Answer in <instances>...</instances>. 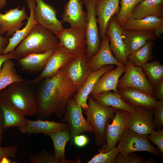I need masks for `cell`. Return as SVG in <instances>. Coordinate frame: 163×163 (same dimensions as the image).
Returning <instances> with one entry per match:
<instances>
[{"instance_id": "cell-1", "label": "cell", "mask_w": 163, "mask_h": 163, "mask_svg": "<svg viewBox=\"0 0 163 163\" xmlns=\"http://www.w3.org/2000/svg\"><path fill=\"white\" fill-rule=\"evenodd\" d=\"M41 82L35 93L38 107L37 118L46 119L53 114L58 118H62L68 100L76 92L64 67L54 76Z\"/></svg>"}, {"instance_id": "cell-2", "label": "cell", "mask_w": 163, "mask_h": 163, "mask_svg": "<svg viewBox=\"0 0 163 163\" xmlns=\"http://www.w3.org/2000/svg\"><path fill=\"white\" fill-rule=\"evenodd\" d=\"M54 34L36 25L13 52L19 59L32 53H41L53 50L59 42Z\"/></svg>"}, {"instance_id": "cell-3", "label": "cell", "mask_w": 163, "mask_h": 163, "mask_svg": "<svg viewBox=\"0 0 163 163\" xmlns=\"http://www.w3.org/2000/svg\"><path fill=\"white\" fill-rule=\"evenodd\" d=\"M24 82H16L9 85L2 95L25 116H36L37 105L36 94Z\"/></svg>"}, {"instance_id": "cell-4", "label": "cell", "mask_w": 163, "mask_h": 163, "mask_svg": "<svg viewBox=\"0 0 163 163\" xmlns=\"http://www.w3.org/2000/svg\"><path fill=\"white\" fill-rule=\"evenodd\" d=\"M87 102L88 108L85 112L86 120L93 127L96 145L103 146L106 143L105 130L106 124L110 120H113L117 110L112 107L99 105L89 95Z\"/></svg>"}, {"instance_id": "cell-5", "label": "cell", "mask_w": 163, "mask_h": 163, "mask_svg": "<svg viewBox=\"0 0 163 163\" xmlns=\"http://www.w3.org/2000/svg\"><path fill=\"white\" fill-rule=\"evenodd\" d=\"M81 106L76 104L71 97L66 104L64 116L61 122H67L69 130L70 140L73 143L74 137L85 132L94 133L92 126L84 117Z\"/></svg>"}, {"instance_id": "cell-6", "label": "cell", "mask_w": 163, "mask_h": 163, "mask_svg": "<svg viewBox=\"0 0 163 163\" xmlns=\"http://www.w3.org/2000/svg\"><path fill=\"white\" fill-rule=\"evenodd\" d=\"M87 9V18L85 26L86 51L85 55L87 62L98 51L101 45L99 28L95 14V2L93 0H83Z\"/></svg>"}, {"instance_id": "cell-7", "label": "cell", "mask_w": 163, "mask_h": 163, "mask_svg": "<svg viewBox=\"0 0 163 163\" xmlns=\"http://www.w3.org/2000/svg\"><path fill=\"white\" fill-rule=\"evenodd\" d=\"M117 147L123 155L136 151L148 152L156 156L160 154L158 148L152 145L147 135L137 133L126 128L119 140Z\"/></svg>"}, {"instance_id": "cell-8", "label": "cell", "mask_w": 163, "mask_h": 163, "mask_svg": "<svg viewBox=\"0 0 163 163\" xmlns=\"http://www.w3.org/2000/svg\"><path fill=\"white\" fill-rule=\"evenodd\" d=\"M58 45L76 57L85 55L86 51L85 27L64 28L56 35Z\"/></svg>"}, {"instance_id": "cell-9", "label": "cell", "mask_w": 163, "mask_h": 163, "mask_svg": "<svg viewBox=\"0 0 163 163\" xmlns=\"http://www.w3.org/2000/svg\"><path fill=\"white\" fill-rule=\"evenodd\" d=\"M76 57L58 44L54 49L53 53L49 57L40 74L35 78L24 82L29 85H35L46 78L52 77Z\"/></svg>"}, {"instance_id": "cell-10", "label": "cell", "mask_w": 163, "mask_h": 163, "mask_svg": "<svg viewBox=\"0 0 163 163\" xmlns=\"http://www.w3.org/2000/svg\"><path fill=\"white\" fill-rule=\"evenodd\" d=\"M123 76L119 78L117 89L126 87L142 90L154 97V86L149 82L141 67L134 66L128 59Z\"/></svg>"}, {"instance_id": "cell-11", "label": "cell", "mask_w": 163, "mask_h": 163, "mask_svg": "<svg viewBox=\"0 0 163 163\" xmlns=\"http://www.w3.org/2000/svg\"><path fill=\"white\" fill-rule=\"evenodd\" d=\"M37 5L33 11V16L37 25L56 35L64 28L63 21L57 18V10L43 0H35Z\"/></svg>"}, {"instance_id": "cell-12", "label": "cell", "mask_w": 163, "mask_h": 163, "mask_svg": "<svg viewBox=\"0 0 163 163\" xmlns=\"http://www.w3.org/2000/svg\"><path fill=\"white\" fill-rule=\"evenodd\" d=\"M112 123L108 122L106 125L105 135L106 143L98 150L99 152L105 153L115 146L126 128L129 117V111L117 110Z\"/></svg>"}, {"instance_id": "cell-13", "label": "cell", "mask_w": 163, "mask_h": 163, "mask_svg": "<svg viewBox=\"0 0 163 163\" xmlns=\"http://www.w3.org/2000/svg\"><path fill=\"white\" fill-rule=\"evenodd\" d=\"M129 112V117L126 128L136 133L148 135L155 131L153 123L154 111L146 108L134 106Z\"/></svg>"}, {"instance_id": "cell-14", "label": "cell", "mask_w": 163, "mask_h": 163, "mask_svg": "<svg viewBox=\"0 0 163 163\" xmlns=\"http://www.w3.org/2000/svg\"><path fill=\"white\" fill-rule=\"evenodd\" d=\"M122 29L113 16L108 25L106 34L109 39L110 46L116 60L126 66L129 55L126 45L122 37Z\"/></svg>"}, {"instance_id": "cell-15", "label": "cell", "mask_w": 163, "mask_h": 163, "mask_svg": "<svg viewBox=\"0 0 163 163\" xmlns=\"http://www.w3.org/2000/svg\"><path fill=\"white\" fill-rule=\"evenodd\" d=\"M20 6L5 11L4 14L0 12V35L6 33L8 36H12L18 30L25 25L23 21L27 19L28 16L25 12L26 8L24 5L19 10Z\"/></svg>"}, {"instance_id": "cell-16", "label": "cell", "mask_w": 163, "mask_h": 163, "mask_svg": "<svg viewBox=\"0 0 163 163\" xmlns=\"http://www.w3.org/2000/svg\"><path fill=\"white\" fill-rule=\"evenodd\" d=\"M64 68L76 92L82 87L92 72L88 66L85 55L76 57Z\"/></svg>"}, {"instance_id": "cell-17", "label": "cell", "mask_w": 163, "mask_h": 163, "mask_svg": "<svg viewBox=\"0 0 163 163\" xmlns=\"http://www.w3.org/2000/svg\"><path fill=\"white\" fill-rule=\"evenodd\" d=\"M120 2V0H100L95 3V14L100 39H102L106 35L111 19L119 13Z\"/></svg>"}, {"instance_id": "cell-18", "label": "cell", "mask_w": 163, "mask_h": 163, "mask_svg": "<svg viewBox=\"0 0 163 163\" xmlns=\"http://www.w3.org/2000/svg\"><path fill=\"white\" fill-rule=\"evenodd\" d=\"M117 94L125 102L133 106L154 110L158 101L145 91L138 89L126 87L117 89Z\"/></svg>"}, {"instance_id": "cell-19", "label": "cell", "mask_w": 163, "mask_h": 163, "mask_svg": "<svg viewBox=\"0 0 163 163\" xmlns=\"http://www.w3.org/2000/svg\"><path fill=\"white\" fill-rule=\"evenodd\" d=\"M126 69V66L121 65L105 72L97 80L89 95L93 98L104 92L111 91L117 93L119 79Z\"/></svg>"}, {"instance_id": "cell-20", "label": "cell", "mask_w": 163, "mask_h": 163, "mask_svg": "<svg viewBox=\"0 0 163 163\" xmlns=\"http://www.w3.org/2000/svg\"><path fill=\"white\" fill-rule=\"evenodd\" d=\"M82 0H69L64 6L62 21L73 27H85L87 14L84 11Z\"/></svg>"}, {"instance_id": "cell-21", "label": "cell", "mask_w": 163, "mask_h": 163, "mask_svg": "<svg viewBox=\"0 0 163 163\" xmlns=\"http://www.w3.org/2000/svg\"><path fill=\"white\" fill-rule=\"evenodd\" d=\"M87 63L91 72L98 70L104 66L122 65L113 55L110 46L109 39L106 34L102 39L98 51Z\"/></svg>"}, {"instance_id": "cell-22", "label": "cell", "mask_w": 163, "mask_h": 163, "mask_svg": "<svg viewBox=\"0 0 163 163\" xmlns=\"http://www.w3.org/2000/svg\"><path fill=\"white\" fill-rule=\"evenodd\" d=\"M68 128L67 123H59L54 121L28 120L24 125L18 127L20 132L29 135L33 134H43L49 136L58 131Z\"/></svg>"}, {"instance_id": "cell-23", "label": "cell", "mask_w": 163, "mask_h": 163, "mask_svg": "<svg viewBox=\"0 0 163 163\" xmlns=\"http://www.w3.org/2000/svg\"><path fill=\"white\" fill-rule=\"evenodd\" d=\"M113 65H107L101 67L98 70L92 72L83 86L74 96V102L80 105L86 111L88 108V98L98 79L105 72L113 69Z\"/></svg>"}, {"instance_id": "cell-24", "label": "cell", "mask_w": 163, "mask_h": 163, "mask_svg": "<svg viewBox=\"0 0 163 163\" xmlns=\"http://www.w3.org/2000/svg\"><path fill=\"white\" fill-rule=\"evenodd\" d=\"M121 36L129 54L143 46L149 40L157 39L153 32L147 31L122 29Z\"/></svg>"}, {"instance_id": "cell-25", "label": "cell", "mask_w": 163, "mask_h": 163, "mask_svg": "<svg viewBox=\"0 0 163 163\" xmlns=\"http://www.w3.org/2000/svg\"><path fill=\"white\" fill-rule=\"evenodd\" d=\"M30 11V15L24 27L18 30L12 36L9 38V42L6 47L2 52L3 55L12 53L19 43L28 35L32 29L37 24L33 16V11L36 5L35 0H26Z\"/></svg>"}, {"instance_id": "cell-26", "label": "cell", "mask_w": 163, "mask_h": 163, "mask_svg": "<svg viewBox=\"0 0 163 163\" xmlns=\"http://www.w3.org/2000/svg\"><path fill=\"white\" fill-rule=\"evenodd\" d=\"M0 108L4 117L5 131L10 127H19L27 123L28 120L25 116L2 95L0 98Z\"/></svg>"}, {"instance_id": "cell-27", "label": "cell", "mask_w": 163, "mask_h": 163, "mask_svg": "<svg viewBox=\"0 0 163 163\" xmlns=\"http://www.w3.org/2000/svg\"><path fill=\"white\" fill-rule=\"evenodd\" d=\"M148 16L163 18V0H144L134 7L128 18L140 19Z\"/></svg>"}, {"instance_id": "cell-28", "label": "cell", "mask_w": 163, "mask_h": 163, "mask_svg": "<svg viewBox=\"0 0 163 163\" xmlns=\"http://www.w3.org/2000/svg\"><path fill=\"white\" fill-rule=\"evenodd\" d=\"M54 50L41 53H32L18 60V64L23 71L34 72L43 70Z\"/></svg>"}, {"instance_id": "cell-29", "label": "cell", "mask_w": 163, "mask_h": 163, "mask_svg": "<svg viewBox=\"0 0 163 163\" xmlns=\"http://www.w3.org/2000/svg\"><path fill=\"white\" fill-rule=\"evenodd\" d=\"M162 25L163 18L148 16L140 19L128 18L121 27L123 30L153 32L156 28Z\"/></svg>"}, {"instance_id": "cell-30", "label": "cell", "mask_w": 163, "mask_h": 163, "mask_svg": "<svg viewBox=\"0 0 163 163\" xmlns=\"http://www.w3.org/2000/svg\"><path fill=\"white\" fill-rule=\"evenodd\" d=\"M53 142L56 158L62 163H74L80 162V161H74L66 159L65 156V149L67 142L70 140V134L68 128L53 133L49 136Z\"/></svg>"}, {"instance_id": "cell-31", "label": "cell", "mask_w": 163, "mask_h": 163, "mask_svg": "<svg viewBox=\"0 0 163 163\" xmlns=\"http://www.w3.org/2000/svg\"><path fill=\"white\" fill-rule=\"evenodd\" d=\"M92 98L96 103L103 107H112L117 110L129 112L134 109V106L125 102L117 93L111 91L104 92Z\"/></svg>"}, {"instance_id": "cell-32", "label": "cell", "mask_w": 163, "mask_h": 163, "mask_svg": "<svg viewBox=\"0 0 163 163\" xmlns=\"http://www.w3.org/2000/svg\"><path fill=\"white\" fill-rule=\"evenodd\" d=\"M12 59L5 61L0 71V91L11 84L16 82H25L26 80L18 74Z\"/></svg>"}, {"instance_id": "cell-33", "label": "cell", "mask_w": 163, "mask_h": 163, "mask_svg": "<svg viewBox=\"0 0 163 163\" xmlns=\"http://www.w3.org/2000/svg\"><path fill=\"white\" fill-rule=\"evenodd\" d=\"M153 44L152 40H149L143 46L129 54L128 59L134 66L141 67L153 59L152 51Z\"/></svg>"}, {"instance_id": "cell-34", "label": "cell", "mask_w": 163, "mask_h": 163, "mask_svg": "<svg viewBox=\"0 0 163 163\" xmlns=\"http://www.w3.org/2000/svg\"><path fill=\"white\" fill-rule=\"evenodd\" d=\"M141 67L149 82L154 86L163 79V65L158 61L148 62Z\"/></svg>"}, {"instance_id": "cell-35", "label": "cell", "mask_w": 163, "mask_h": 163, "mask_svg": "<svg viewBox=\"0 0 163 163\" xmlns=\"http://www.w3.org/2000/svg\"><path fill=\"white\" fill-rule=\"evenodd\" d=\"M144 0H120V9L116 16L117 21L121 27L128 19L134 7Z\"/></svg>"}, {"instance_id": "cell-36", "label": "cell", "mask_w": 163, "mask_h": 163, "mask_svg": "<svg viewBox=\"0 0 163 163\" xmlns=\"http://www.w3.org/2000/svg\"><path fill=\"white\" fill-rule=\"evenodd\" d=\"M119 153L118 147L115 146L107 152H99L87 163H114L116 158Z\"/></svg>"}, {"instance_id": "cell-37", "label": "cell", "mask_w": 163, "mask_h": 163, "mask_svg": "<svg viewBox=\"0 0 163 163\" xmlns=\"http://www.w3.org/2000/svg\"><path fill=\"white\" fill-rule=\"evenodd\" d=\"M30 161V163H62L56 158L54 154L44 149L38 154L32 155Z\"/></svg>"}, {"instance_id": "cell-38", "label": "cell", "mask_w": 163, "mask_h": 163, "mask_svg": "<svg viewBox=\"0 0 163 163\" xmlns=\"http://www.w3.org/2000/svg\"><path fill=\"white\" fill-rule=\"evenodd\" d=\"M145 163L144 158L140 156L134 152L123 155L119 153L116 157L114 163Z\"/></svg>"}, {"instance_id": "cell-39", "label": "cell", "mask_w": 163, "mask_h": 163, "mask_svg": "<svg viewBox=\"0 0 163 163\" xmlns=\"http://www.w3.org/2000/svg\"><path fill=\"white\" fill-rule=\"evenodd\" d=\"M153 123L155 128L160 129L163 126V99L158 101L154 110Z\"/></svg>"}, {"instance_id": "cell-40", "label": "cell", "mask_w": 163, "mask_h": 163, "mask_svg": "<svg viewBox=\"0 0 163 163\" xmlns=\"http://www.w3.org/2000/svg\"><path fill=\"white\" fill-rule=\"evenodd\" d=\"M149 140L157 145L160 152L163 154V129L155 130L147 135Z\"/></svg>"}, {"instance_id": "cell-41", "label": "cell", "mask_w": 163, "mask_h": 163, "mask_svg": "<svg viewBox=\"0 0 163 163\" xmlns=\"http://www.w3.org/2000/svg\"><path fill=\"white\" fill-rule=\"evenodd\" d=\"M0 142V161L5 157L15 158L19 148L18 145L15 144L9 146L2 147Z\"/></svg>"}, {"instance_id": "cell-42", "label": "cell", "mask_w": 163, "mask_h": 163, "mask_svg": "<svg viewBox=\"0 0 163 163\" xmlns=\"http://www.w3.org/2000/svg\"><path fill=\"white\" fill-rule=\"evenodd\" d=\"M88 138L85 135H81L75 136L74 139L73 143L77 146L83 147L88 142Z\"/></svg>"}, {"instance_id": "cell-43", "label": "cell", "mask_w": 163, "mask_h": 163, "mask_svg": "<svg viewBox=\"0 0 163 163\" xmlns=\"http://www.w3.org/2000/svg\"><path fill=\"white\" fill-rule=\"evenodd\" d=\"M154 97L156 99H163V79L154 87Z\"/></svg>"}, {"instance_id": "cell-44", "label": "cell", "mask_w": 163, "mask_h": 163, "mask_svg": "<svg viewBox=\"0 0 163 163\" xmlns=\"http://www.w3.org/2000/svg\"><path fill=\"white\" fill-rule=\"evenodd\" d=\"M9 59H18L14 55L13 52L4 55L0 54V71L1 70V67L4 62Z\"/></svg>"}, {"instance_id": "cell-45", "label": "cell", "mask_w": 163, "mask_h": 163, "mask_svg": "<svg viewBox=\"0 0 163 163\" xmlns=\"http://www.w3.org/2000/svg\"><path fill=\"white\" fill-rule=\"evenodd\" d=\"M4 126V117L2 111L0 108V142H2L3 138V134Z\"/></svg>"}, {"instance_id": "cell-46", "label": "cell", "mask_w": 163, "mask_h": 163, "mask_svg": "<svg viewBox=\"0 0 163 163\" xmlns=\"http://www.w3.org/2000/svg\"><path fill=\"white\" fill-rule=\"evenodd\" d=\"M9 42V38L3 37L0 35V54H2L3 50L8 45Z\"/></svg>"}, {"instance_id": "cell-47", "label": "cell", "mask_w": 163, "mask_h": 163, "mask_svg": "<svg viewBox=\"0 0 163 163\" xmlns=\"http://www.w3.org/2000/svg\"><path fill=\"white\" fill-rule=\"evenodd\" d=\"M153 32L156 39L159 38L163 33V25L156 28Z\"/></svg>"}, {"instance_id": "cell-48", "label": "cell", "mask_w": 163, "mask_h": 163, "mask_svg": "<svg viewBox=\"0 0 163 163\" xmlns=\"http://www.w3.org/2000/svg\"><path fill=\"white\" fill-rule=\"evenodd\" d=\"M6 4V0H0V10L5 7Z\"/></svg>"}, {"instance_id": "cell-49", "label": "cell", "mask_w": 163, "mask_h": 163, "mask_svg": "<svg viewBox=\"0 0 163 163\" xmlns=\"http://www.w3.org/2000/svg\"><path fill=\"white\" fill-rule=\"evenodd\" d=\"M14 163L10 161L8 158V157H5L2 158L0 161V163Z\"/></svg>"}, {"instance_id": "cell-50", "label": "cell", "mask_w": 163, "mask_h": 163, "mask_svg": "<svg viewBox=\"0 0 163 163\" xmlns=\"http://www.w3.org/2000/svg\"><path fill=\"white\" fill-rule=\"evenodd\" d=\"M100 0H93V1L95 3Z\"/></svg>"}, {"instance_id": "cell-51", "label": "cell", "mask_w": 163, "mask_h": 163, "mask_svg": "<svg viewBox=\"0 0 163 163\" xmlns=\"http://www.w3.org/2000/svg\"><path fill=\"white\" fill-rule=\"evenodd\" d=\"M2 96V92L0 93V98Z\"/></svg>"}]
</instances>
